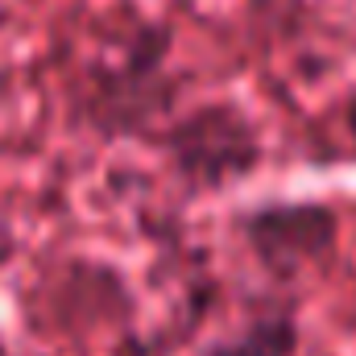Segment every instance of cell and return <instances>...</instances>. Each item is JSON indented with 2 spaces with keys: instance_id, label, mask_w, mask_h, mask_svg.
<instances>
[{
  "instance_id": "cell-1",
  "label": "cell",
  "mask_w": 356,
  "mask_h": 356,
  "mask_svg": "<svg viewBox=\"0 0 356 356\" xmlns=\"http://www.w3.org/2000/svg\"><path fill=\"white\" fill-rule=\"evenodd\" d=\"M170 25L145 21L133 29L120 58L91 63L75 95L79 124L104 141L154 137L158 120L175 112L186 88V75L170 67Z\"/></svg>"
},
{
  "instance_id": "cell-2",
  "label": "cell",
  "mask_w": 356,
  "mask_h": 356,
  "mask_svg": "<svg viewBox=\"0 0 356 356\" xmlns=\"http://www.w3.org/2000/svg\"><path fill=\"white\" fill-rule=\"evenodd\" d=\"M154 141L175 178L195 195H216L245 182L266 158L261 129L236 99H203L178 112L154 133Z\"/></svg>"
},
{
  "instance_id": "cell-3",
  "label": "cell",
  "mask_w": 356,
  "mask_h": 356,
  "mask_svg": "<svg viewBox=\"0 0 356 356\" xmlns=\"http://www.w3.org/2000/svg\"><path fill=\"white\" fill-rule=\"evenodd\" d=\"M340 207L323 199H266L232 220L249 257L277 282L327 261L340 245Z\"/></svg>"
},
{
  "instance_id": "cell-4",
  "label": "cell",
  "mask_w": 356,
  "mask_h": 356,
  "mask_svg": "<svg viewBox=\"0 0 356 356\" xmlns=\"http://www.w3.org/2000/svg\"><path fill=\"white\" fill-rule=\"evenodd\" d=\"M298 344H302L298 315L269 311V315L249 319L245 327L211 340L199 356H298Z\"/></svg>"
},
{
  "instance_id": "cell-5",
  "label": "cell",
  "mask_w": 356,
  "mask_h": 356,
  "mask_svg": "<svg viewBox=\"0 0 356 356\" xmlns=\"http://www.w3.org/2000/svg\"><path fill=\"white\" fill-rule=\"evenodd\" d=\"M344 129H348V137H353V149H356V91L348 95V104H344Z\"/></svg>"
}]
</instances>
